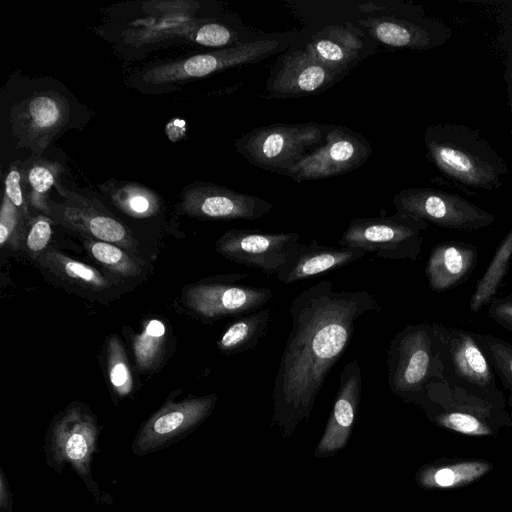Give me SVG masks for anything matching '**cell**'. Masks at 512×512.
<instances>
[{
	"label": "cell",
	"mask_w": 512,
	"mask_h": 512,
	"mask_svg": "<svg viewBox=\"0 0 512 512\" xmlns=\"http://www.w3.org/2000/svg\"><path fill=\"white\" fill-rule=\"evenodd\" d=\"M414 404L434 425L467 436H495L512 428L505 396L472 393L442 380L429 383Z\"/></svg>",
	"instance_id": "3957f363"
},
{
	"label": "cell",
	"mask_w": 512,
	"mask_h": 512,
	"mask_svg": "<svg viewBox=\"0 0 512 512\" xmlns=\"http://www.w3.org/2000/svg\"><path fill=\"white\" fill-rule=\"evenodd\" d=\"M107 378L118 398L128 397L134 390V379L129 360L120 339L111 334L105 345Z\"/></svg>",
	"instance_id": "1f68e13d"
},
{
	"label": "cell",
	"mask_w": 512,
	"mask_h": 512,
	"mask_svg": "<svg viewBox=\"0 0 512 512\" xmlns=\"http://www.w3.org/2000/svg\"><path fill=\"white\" fill-rule=\"evenodd\" d=\"M13 510V497L8 482V478L0 467V512H12Z\"/></svg>",
	"instance_id": "f35d334b"
},
{
	"label": "cell",
	"mask_w": 512,
	"mask_h": 512,
	"mask_svg": "<svg viewBox=\"0 0 512 512\" xmlns=\"http://www.w3.org/2000/svg\"><path fill=\"white\" fill-rule=\"evenodd\" d=\"M277 39H259L208 53L156 64L143 72L142 79L152 87L182 83L206 77L228 68L261 61L284 49Z\"/></svg>",
	"instance_id": "9c48e42d"
},
{
	"label": "cell",
	"mask_w": 512,
	"mask_h": 512,
	"mask_svg": "<svg viewBox=\"0 0 512 512\" xmlns=\"http://www.w3.org/2000/svg\"><path fill=\"white\" fill-rule=\"evenodd\" d=\"M512 261V227L496 248L484 274L478 280L469 302L470 312L478 313L495 298Z\"/></svg>",
	"instance_id": "4316f807"
},
{
	"label": "cell",
	"mask_w": 512,
	"mask_h": 512,
	"mask_svg": "<svg viewBox=\"0 0 512 512\" xmlns=\"http://www.w3.org/2000/svg\"><path fill=\"white\" fill-rule=\"evenodd\" d=\"M70 104L53 90L33 92L12 109L16 134L24 145L43 150L70 121Z\"/></svg>",
	"instance_id": "ac0fdd59"
},
{
	"label": "cell",
	"mask_w": 512,
	"mask_h": 512,
	"mask_svg": "<svg viewBox=\"0 0 512 512\" xmlns=\"http://www.w3.org/2000/svg\"><path fill=\"white\" fill-rule=\"evenodd\" d=\"M442 324H408L392 338L387 350V382L391 391L414 403L425 387L443 381Z\"/></svg>",
	"instance_id": "5b68a950"
},
{
	"label": "cell",
	"mask_w": 512,
	"mask_h": 512,
	"mask_svg": "<svg viewBox=\"0 0 512 512\" xmlns=\"http://www.w3.org/2000/svg\"><path fill=\"white\" fill-rule=\"evenodd\" d=\"M487 313L490 319L512 333V298L508 295L493 298Z\"/></svg>",
	"instance_id": "74e56055"
},
{
	"label": "cell",
	"mask_w": 512,
	"mask_h": 512,
	"mask_svg": "<svg viewBox=\"0 0 512 512\" xmlns=\"http://www.w3.org/2000/svg\"><path fill=\"white\" fill-rule=\"evenodd\" d=\"M68 203L58 205L50 203L54 220L82 236L115 244L126 251L136 254L139 244L132 233L118 220L105 215L93 207L82 196L65 190Z\"/></svg>",
	"instance_id": "d6986e66"
},
{
	"label": "cell",
	"mask_w": 512,
	"mask_h": 512,
	"mask_svg": "<svg viewBox=\"0 0 512 512\" xmlns=\"http://www.w3.org/2000/svg\"><path fill=\"white\" fill-rule=\"evenodd\" d=\"M191 41L220 49L242 43L238 41L237 33L231 27L218 22L196 24Z\"/></svg>",
	"instance_id": "e575fe53"
},
{
	"label": "cell",
	"mask_w": 512,
	"mask_h": 512,
	"mask_svg": "<svg viewBox=\"0 0 512 512\" xmlns=\"http://www.w3.org/2000/svg\"><path fill=\"white\" fill-rule=\"evenodd\" d=\"M100 431L97 418L87 405L69 404L49 424L44 442L45 462L57 474L69 465L97 504H111V495L101 491L92 474Z\"/></svg>",
	"instance_id": "277c9868"
},
{
	"label": "cell",
	"mask_w": 512,
	"mask_h": 512,
	"mask_svg": "<svg viewBox=\"0 0 512 512\" xmlns=\"http://www.w3.org/2000/svg\"><path fill=\"white\" fill-rule=\"evenodd\" d=\"M110 197L121 211L135 218L155 216L161 207L160 198L154 191L136 183L115 186Z\"/></svg>",
	"instance_id": "4dcf8cb0"
},
{
	"label": "cell",
	"mask_w": 512,
	"mask_h": 512,
	"mask_svg": "<svg viewBox=\"0 0 512 512\" xmlns=\"http://www.w3.org/2000/svg\"><path fill=\"white\" fill-rule=\"evenodd\" d=\"M271 310L259 309L238 317L223 331L217 348L224 354L234 355L252 350L267 333Z\"/></svg>",
	"instance_id": "484cf974"
},
{
	"label": "cell",
	"mask_w": 512,
	"mask_h": 512,
	"mask_svg": "<svg viewBox=\"0 0 512 512\" xmlns=\"http://www.w3.org/2000/svg\"><path fill=\"white\" fill-rule=\"evenodd\" d=\"M372 154L361 134L339 125H328L324 142L302 158L290 178L296 182L342 175L362 166Z\"/></svg>",
	"instance_id": "4fadbf2b"
},
{
	"label": "cell",
	"mask_w": 512,
	"mask_h": 512,
	"mask_svg": "<svg viewBox=\"0 0 512 512\" xmlns=\"http://www.w3.org/2000/svg\"><path fill=\"white\" fill-rule=\"evenodd\" d=\"M443 381L472 393L500 397L494 369L472 333L442 324Z\"/></svg>",
	"instance_id": "7c38bea8"
},
{
	"label": "cell",
	"mask_w": 512,
	"mask_h": 512,
	"mask_svg": "<svg viewBox=\"0 0 512 512\" xmlns=\"http://www.w3.org/2000/svg\"><path fill=\"white\" fill-rule=\"evenodd\" d=\"M30 222L4 195L0 211V246L12 251L23 248Z\"/></svg>",
	"instance_id": "836d02e7"
},
{
	"label": "cell",
	"mask_w": 512,
	"mask_h": 512,
	"mask_svg": "<svg viewBox=\"0 0 512 512\" xmlns=\"http://www.w3.org/2000/svg\"><path fill=\"white\" fill-rule=\"evenodd\" d=\"M327 128L315 122L271 124L243 134L234 145L252 165L289 177L298 162L324 142Z\"/></svg>",
	"instance_id": "8992f818"
},
{
	"label": "cell",
	"mask_w": 512,
	"mask_h": 512,
	"mask_svg": "<svg viewBox=\"0 0 512 512\" xmlns=\"http://www.w3.org/2000/svg\"><path fill=\"white\" fill-rule=\"evenodd\" d=\"M345 75L321 63L305 48H300L278 59L268 78L267 91L274 98L316 95L332 87Z\"/></svg>",
	"instance_id": "e0dca14e"
},
{
	"label": "cell",
	"mask_w": 512,
	"mask_h": 512,
	"mask_svg": "<svg viewBox=\"0 0 512 512\" xmlns=\"http://www.w3.org/2000/svg\"><path fill=\"white\" fill-rule=\"evenodd\" d=\"M52 237V219L49 216L39 214L30 222L23 248L28 256L36 261L49 247Z\"/></svg>",
	"instance_id": "d590c367"
},
{
	"label": "cell",
	"mask_w": 512,
	"mask_h": 512,
	"mask_svg": "<svg viewBox=\"0 0 512 512\" xmlns=\"http://www.w3.org/2000/svg\"><path fill=\"white\" fill-rule=\"evenodd\" d=\"M508 104L512 112V75L510 80L508 81Z\"/></svg>",
	"instance_id": "ab89813d"
},
{
	"label": "cell",
	"mask_w": 512,
	"mask_h": 512,
	"mask_svg": "<svg viewBox=\"0 0 512 512\" xmlns=\"http://www.w3.org/2000/svg\"><path fill=\"white\" fill-rule=\"evenodd\" d=\"M64 168L58 162L39 159L26 169L24 191L29 207L43 215L51 216L48 194L56 186L59 175Z\"/></svg>",
	"instance_id": "f546056e"
},
{
	"label": "cell",
	"mask_w": 512,
	"mask_h": 512,
	"mask_svg": "<svg viewBox=\"0 0 512 512\" xmlns=\"http://www.w3.org/2000/svg\"><path fill=\"white\" fill-rule=\"evenodd\" d=\"M381 306L367 291H336L329 280L303 290L289 308L291 331L273 385V422L285 436L309 418L358 318Z\"/></svg>",
	"instance_id": "6da1fadb"
},
{
	"label": "cell",
	"mask_w": 512,
	"mask_h": 512,
	"mask_svg": "<svg viewBox=\"0 0 512 512\" xmlns=\"http://www.w3.org/2000/svg\"><path fill=\"white\" fill-rule=\"evenodd\" d=\"M429 160L446 177L468 187L493 190L503 184L508 167L478 133L460 124L430 125L424 132Z\"/></svg>",
	"instance_id": "7a4b0ae2"
},
{
	"label": "cell",
	"mask_w": 512,
	"mask_h": 512,
	"mask_svg": "<svg viewBox=\"0 0 512 512\" xmlns=\"http://www.w3.org/2000/svg\"><path fill=\"white\" fill-rule=\"evenodd\" d=\"M494 468L481 458L442 457L423 465L416 473V483L426 490H454L473 484Z\"/></svg>",
	"instance_id": "cb8c5ba5"
},
{
	"label": "cell",
	"mask_w": 512,
	"mask_h": 512,
	"mask_svg": "<svg viewBox=\"0 0 512 512\" xmlns=\"http://www.w3.org/2000/svg\"><path fill=\"white\" fill-rule=\"evenodd\" d=\"M471 333L509 392L507 404L512 419V344L491 334Z\"/></svg>",
	"instance_id": "d6a6232c"
},
{
	"label": "cell",
	"mask_w": 512,
	"mask_h": 512,
	"mask_svg": "<svg viewBox=\"0 0 512 512\" xmlns=\"http://www.w3.org/2000/svg\"><path fill=\"white\" fill-rule=\"evenodd\" d=\"M273 207L268 201L253 195L214 183L195 182L182 191L178 211L200 220H257Z\"/></svg>",
	"instance_id": "9a60e30c"
},
{
	"label": "cell",
	"mask_w": 512,
	"mask_h": 512,
	"mask_svg": "<svg viewBox=\"0 0 512 512\" xmlns=\"http://www.w3.org/2000/svg\"><path fill=\"white\" fill-rule=\"evenodd\" d=\"M168 332L165 323L157 318L145 321L139 334L132 338V350L138 370L148 373L163 360Z\"/></svg>",
	"instance_id": "f1b7e54d"
},
{
	"label": "cell",
	"mask_w": 512,
	"mask_h": 512,
	"mask_svg": "<svg viewBox=\"0 0 512 512\" xmlns=\"http://www.w3.org/2000/svg\"><path fill=\"white\" fill-rule=\"evenodd\" d=\"M428 227L424 220L399 211L391 216L353 218L337 244L387 260L415 261Z\"/></svg>",
	"instance_id": "52a82bcc"
},
{
	"label": "cell",
	"mask_w": 512,
	"mask_h": 512,
	"mask_svg": "<svg viewBox=\"0 0 512 512\" xmlns=\"http://www.w3.org/2000/svg\"><path fill=\"white\" fill-rule=\"evenodd\" d=\"M365 254L366 252L359 248L329 247L319 245L313 239L309 244L300 243L276 277L284 284H292L341 268L361 259Z\"/></svg>",
	"instance_id": "603a6c76"
},
{
	"label": "cell",
	"mask_w": 512,
	"mask_h": 512,
	"mask_svg": "<svg viewBox=\"0 0 512 512\" xmlns=\"http://www.w3.org/2000/svg\"><path fill=\"white\" fill-rule=\"evenodd\" d=\"M300 245L295 232L271 233L254 229H230L218 238L216 251L224 258L276 276Z\"/></svg>",
	"instance_id": "5bb4252c"
},
{
	"label": "cell",
	"mask_w": 512,
	"mask_h": 512,
	"mask_svg": "<svg viewBox=\"0 0 512 512\" xmlns=\"http://www.w3.org/2000/svg\"><path fill=\"white\" fill-rule=\"evenodd\" d=\"M35 262L50 279L73 290L103 294L111 292L116 284L98 269L53 247H49Z\"/></svg>",
	"instance_id": "d4e9b609"
},
{
	"label": "cell",
	"mask_w": 512,
	"mask_h": 512,
	"mask_svg": "<svg viewBox=\"0 0 512 512\" xmlns=\"http://www.w3.org/2000/svg\"><path fill=\"white\" fill-rule=\"evenodd\" d=\"M368 38L354 24H330L312 35L304 48L324 65L348 74L373 53Z\"/></svg>",
	"instance_id": "44dd1931"
},
{
	"label": "cell",
	"mask_w": 512,
	"mask_h": 512,
	"mask_svg": "<svg viewBox=\"0 0 512 512\" xmlns=\"http://www.w3.org/2000/svg\"><path fill=\"white\" fill-rule=\"evenodd\" d=\"M392 201L397 211L447 229L472 232L495 221L493 214L467 199L434 188L404 189Z\"/></svg>",
	"instance_id": "8fae6325"
},
{
	"label": "cell",
	"mask_w": 512,
	"mask_h": 512,
	"mask_svg": "<svg viewBox=\"0 0 512 512\" xmlns=\"http://www.w3.org/2000/svg\"><path fill=\"white\" fill-rule=\"evenodd\" d=\"M324 433L315 449L316 457H329L347 443L361 398V369L358 360H351L343 367Z\"/></svg>",
	"instance_id": "ffe728a7"
},
{
	"label": "cell",
	"mask_w": 512,
	"mask_h": 512,
	"mask_svg": "<svg viewBox=\"0 0 512 512\" xmlns=\"http://www.w3.org/2000/svg\"><path fill=\"white\" fill-rule=\"evenodd\" d=\"M369 38L392 48L428 50L446 43L451 30L444 23L427 17L418 7L404 16H368L356 24Z\"/></svg>",
	"instance_id": "2e32d148"
},
{
	"label": "cell",
	"mask_w": 512,
	"mask_h": 512,
	"mask_svg": "<svg viewBox=\"0 0 512 512\" xmlns=\"http://www.w3.org/2000/svg\"><path fill=\"white\" fill-rule=\"evenodd\" d=\"M478 254L474 244L464 241L448 240L435 245L425 266L429 288L441 293L464 283L476 268Z\"/></svg>",
	"instance_id": "7402d4cb"
},
{
	"label": "cell",
	"mask_w": 512,
	"mask_h": 512,
	"mask_svg": "<svg viewBox=\"0 0 512 512\" xmlns=\"http://www.w3.org/2000/svg\"><path fill=\"white\" fill-rule=\"evenodd\" d=\"M22 175L23 168L18 167L17 165L10 168L5 177L4 195L20 210L25 218L31 222L33 216L26 200L25 191L21 184Z\"/></svg>",
	"instance_id": "8d00e7d4"
},
{
	"label": "cell",
	"mask_w": 512,
	"mask_h": 512,
	"mask_svg": "<svg viewBox=\"0 0 512 512\" xmlns=\"http://www.w3.org/2000/svg\"><path fill=\"white\" fill-rule=\"evenodd\" d=\"M248 273H233L204 279L182 293L184 306L205 322L255 312L273 297L272 290L239 284Z\"/></svg>",
	"instance_id": "ba28073f"
},
{
	"label": "cell",
	"mask_w": 512,
	"mask_h": 512,
	"mask_svg": "<svg viewBox=\"0 0 512 512\" xmlns=\"http://www.w3.org/2000/svg\"><path fill=\"white\" fill-rule=\"evenodd\" d=\"M82 242L87 253L113 276L136 280L143 275L142 263L125 249L86 236H83Z\"/></svg>",
	"instance_id": "83f0119b"
},
{
	"label": "cell",
	"mask_w": 512,
	"mask_h": 512,
	"mask_svg": "<svg viewBox=\"0 0 512 512\" xmlns=\"http://www.w3.org/2000/svg\"><path fill=\"white\" fill-rule=\"evenodd\" d=\"M217 399L216 394L167 399L139 427L131 446L133 454L146 456L181 440L210 416Z\"/></svg>",
	"instance_id": "30bf717a"
},
{
	"label": "cell",
	"mask_w": 512,
	"mask_h": 512,
	"mask_svg": "<svg viewBox=\"0 0 512 512\" xmlns=\"http://www.w3.org/2000/svg\"><path fill=\"white\" fill-rule=\"evenodd\" d=\"M510 298H512V292L508 295Z\"/></svg>",
	"instance_id": "60d3db41"
}]
</instances>
